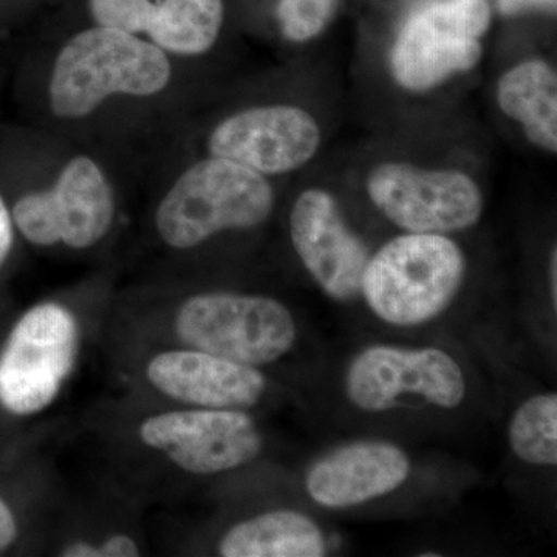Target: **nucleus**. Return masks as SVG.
I'll use <instances>...</instances> for the list:
<instances>
[{
	"label": "nucleus",
	"mask_w": 557,
	"mask_h": 557,
	"mask_svg": "<svg viewBox=\"0 0 557 557\" xmlns=\"http://www.w3.org/2000/svg\"><path fill=\"white\" fill-rule=\"evenodd\" d=\"M467 270L463 249L445 234L406 233L370 256L361 296L380 321L420 327L449 309Z\"/></svg>",
	"instance_id": "nucleus-1"
},
{
	"label": "nucleus",
	"mask_w": 557,
	"mask_h": 557,
	"mask_svg": "<svg viewBox=\"0 0 557 557\" xmlns=\"http://www.w3.org/2000/svg\"><path fill=\"white\" fill-rule=\"evenodd\" d=\"M170 79V60L156 44L112 28H90L70 39L58 54L50 106L60 119H83L112 95L150 97Z\"/></svg>",
	"instance_id": "nucleus-2"
},
{
	"label": "nucleus",
	"mask_w": 557,
	"mask_h": 557,
	"mask_svg": "<svg viewBox=\"0 0 557 557\" xmlns=\"http://www.w3.org/2000/svg\"><path fill=\"white\" fill-rule=\"evenodd\" d=\"M273 207L274 193L265 175L209 157L180 175L160 203L156 225L164 244L189 249L223 231L262 225Z\"/></svg>",
	"instance_id": "nucleus-3"
},
{
	"label": "nucleus",
	"mask_w": 557,
	"mask_h": 557,
	"mask_svg": "<svg viewBox=\"0 0 557 557\" xmlns=\"http://www.w3.org/2000/svg\"><path fill=\"white\" fill-rule=\"evenodd\" d=\"M180 338L196 350L239 364H271L295 347L292 311L267 296L203 293L183 304L175 321Z\"/></svg>",
	"instance_id": "nucleus-4"
},
{
	"label": "nucleus",
	"mask_w": 557,
	"mask_h": 557,
	"mask_svg": "<svg viewBox=\"0 0 557 557\" xmlns=\"http://www.w3.org/2000/svg\"><path fill=\"white\" fill-rule=\"evenodd\" d=\"M344 387L348 401L368 413L403 408L409 399L453 410L468 394L463 369L448 351L388 344L359 351L348 364Z\"/></svg>",
	"instance_id": "nucleus-5"
},
{
	"label": "nucleus",
	"mask_w": 557,
	"mask_h": 557,
	"mask_svg": "<svg viewBox=\"0 0 557 557\" xmlns=\"http://www.w3.org/2000/svg\"><path fill=\"white\" fill-rule=\"evenodd\" d=\"M487 0H443L410 14L391 50L399 86L426 91L482 60L480 38L490 28Z\"/></svg>",
	"instance_id": "nucleus-6"
},
{
	"label": "nucleus",
	"mask_w": 557,
	"mask_h": 557,
	"mask_svg": "<svg viewBox=\"0 0 557 557\" xmlns=\"http://www.w3.org/2000/svg\"><path fill=\"white\" fill-rule=\"evenodd\" d=\"M78 354V325L58 304H42L22 317L0 355V403L16 416H32L53 403Z\"/></svg>",
	"instance_id": "nucleus-7"
},
{
	"label": "nucleus",
	"mask_w": 557,
	"mask_h": 557,
	"mask_svg": "<svg viewBox=\"0 0 557 557\" xmlns=\"http://www.w3.org/2000/svg\"><path fill=\"white\" fill-rule=\"evenodd\" d=\"M372 203L406 233H458L478 225L483 194L457 170H424L401 161L373 168L368 178Z\"/></svg>",
	"instance_id": "nucleus-8"
},
{
	"label": "nucleus",
	"mask_w": 557,
	"mask_h": 557,
	"mask_svg": "<svg viewBox=\"0 0 557 557\" xmlns=\"http://www.w3.org/2000/svg\"><path fill=\"white\" fill-rule=\"evenodd\" d=\"M115 214L112 188L100 166L87 157L65 164L53 188L28 194L14 207V222L25 239L40 247L62 242L83 249L108 234Z\"/></svg>",
	"instance_id": "nucleus-9"
},
{
	"label": "nucleus",
	"mask_w": 557,
	"mask_h": 557,
	"mask_svg": "<svg viewBox=\"0 0 557 557\" xmlns=\"http://www.w3.org/2000/svg\"><path fill=\"white\" fill-rule=\"evenodd\" d=\"M143 442L183 471L219 474L244 467L262 453L263 438L248 413L236 409H193L160 413L139 426Z\"/></svg>",
	"instance_id": "nucleus-10"
},
{
	"label": "nucleus",
	"mask_w": 557,
	"mask_h": 557,
	"mask_svg": "<svg viewBox=\"0 0 557 557\" xmlns=\"http://www.w3.org/2000/svg\"><path fill=\"white\" fill-rule=\"evenodd\" d=\"M289 236L300 262L330 299L351 302L361 296L369 249L347 225L332 194L304 190L289 212Z\"/></svg>",
	"instance_id": "nucleus-11"
},
{
	"label": "nucleus",
	"mask_w": 557,
	"mask_h": 557,
	"mask_svg": "<svg viewBox=\"0 0 557 557\" xmlns=\"http://www.w3.org/2000/svg\"><path fill=\"white\" fill-rule=\"evenodd\" d=\"M321 145L318 121L295 106H262L236 113L209 137L211 157L236 161L262 175L299 170Z\"/></svg>",
	"instance_id": "nucleus-12"
},
{
	"label": "nucleus",
	"mask_w": 557,
	"mask_h": 557,
	"mask_svg": "<svg viewBox=\"0 0 557 557\" xmlns=\"http://www.w3.org/2000/svg\"><path fill=\"white\" fill-rule=\"evenodd\" d=\"M410 468L408 454L395 443L357 440L319 457L307 472L306 490L322 508L359 507L398 490Z\"/></svg>",
	"instance_id": "nucleus-13"
},
{
	"label": "nucleus",
	"mask_w": 557,
	"mask_h": 557,
	"mask_svg": "<svg viewBox=\"0 0 557 557\" xmlns=\"http://www.w3.org/2000/svg\"><path fill=\"white\" fill-rule=\"evenodd\" d=\"M148 379L168 397L203 409L252 408L267 391L258 369L201 350L160 354L149 362Z\"/></svg>",
	"instance_id": "nucleus-14"
},
{
	"label": "nucleus",
	"mask_w": 557,
	"mask_h": 557,
	"mask_svg": "<svg viewBox=\"0 0 557 557\" xmlns=\"http://www.w3.org/2000/svg\"><path fill=\"white\" fill-rule=\"evenodd\" d=\"M223 557H322L327 539L313 519L293 509H277L231 528L219 545Z\"/></svg>",
	"instance_id": "nucleus-15"
},
{
	"label": "nucleus",
	"mask_w": 557,
	"mask_h": 557,
	"mask_svg": "<svg viewBox=\"0 0 557 557\" xmlns=\"http://www.w3.org/2000/svg\"><path fill=\"white\" fill-rule=\"evenodd\" d=\"M498 108L522 124L527 138L537 148L557 150V76L547 61L520 62L497 84Z\"/></svg>",
	"instance_id": "nucleus-16"
},
{
	"label": "nucleus",
	"mask_w": 557,
	"mask_h": 557,
	"mask_svg": "<svg viewBox=\"0 0 557 557\" xmlns=\"http://www.w3.org/2000/svg\"><path fill=\"white\" fill-rule=\"evenodd\" d=\"M222 24V0H160L146 33L161 50L194 57L214 46Z\"/></svg>",
	"instance_id": "nucleus-17"
},
{
	"label": "nucleus",
	"mask_w": 557,
	"mask_h": 557,
	"mask_svg": "<svg viewBox=\"0 0 557 557\" xmlns=\"http://www.w3.org/2000/svg\"><path fill=\"white\" fill-rule=\"evenodd\" d=\"M508 443L520 461L534 467L557 463V395H533L512 413Z\"/></svg>",
	"instance_id": "nucleus-18"
},
{
	"label": "nucleus",
	"mask_w": 557,
	"mask_h": 557,
	"mask_svg": "<svg viewBox=\"0 0 557 557\" xmlns=\"http://www.w3.org/2000/svg\"><path fill=\"white\" fill-rule=\"evenodd\" d=\"M338 0H281L277 17L285 38L304 42L327 27Z\"/></svg>",
	"instance_id": "nucleus-19"
},
{
	"label": "nucleus",
	"mask_w": 557,
	"mask_h": 557,
	"mask_svg": "<svg viewBox=\"0 0 557 557\" xmlns=\"http://www.w3.org/2000/svg\"><path fill=\"white\" fill-rule=\"evenodd\" d=\"M153 0H90V10L100 27L129 35L148 30Z\"/></svg>",
	"instance_id": "nucleus-20"
},
{
	"label": "nucleus",
	"mask_w": 557,
	"mask_h": 557,
	"mask_svg": "<svg viewBox=\"0 0 557 557\" xmlns=\"http://www.w3.org/2000/svg\"><path fill=\"white\" fill-rule=\"evenodd\" d=\"M101 557H135L139 555L137 544L127 536L108 539L100 547Z\"/></svg>",
	"instance_id": "nucleus-21"
},
{
	"label": "nucleus",
	"mask_w": 557,
	"mask_h": 557,
	"mask_svg": "<svg viewBox=\"0 0 557 557\" xmlns=\"http://www.w3.org/2000/svg\"><path fill=\"white\" fill-rule=\"evenodd\" d=\"M497 5L504 14H518L530 9L555 10L556 0H497Z\"/></svg>",
	"instance_id": "nucleus-22"
},
{
	"label": "nucleus",
	"mask_w": 557,
	"mask_h": 557,
	"mask_svg": "<svg viewBox=\"0 0 557 557\" xmlns=\"http://www.w3.org/2000/svg\"><path fill=\"white\" fill-rule=\"evenodd\" d=\"M16 520L11 515L10 508L5 502L0 500V549L10 547L11 542L16 539Z\"/></svg>",
	"instance_id": "nucleus-23"
},
{
	"label": "nucleus",
	"mask_w": 557,
	"mask_h": 557,
	"mask_svg": "<svg viewBox=\"0 0 557 557\" xmlns=\"http://www.w3.org/2000/svg\"><path fill=\"white\" fill-rule=\"evenodd\" d=\"M11 244H13V226H11L9 209L0 199V265L9 256Z\"/></svg>",
	"instance_id": "nucleus-24"
},
{
	"label": "nucleus",
	"mask_w": 557,
	"mask_h": 557,
	"mask_svg": "<svg viewBox=\"0 0 557 557\" xmlns=\"http://www.w3.org/2000/svg\"><path fill=\"white\" fill-rule=\"evenodd\" d=\"M61 556L65 557H101L100 547L87 544V542H75L62 549Z\"/></svg>",
	"instance_id": "nucleus-25"
},
{
	"label": "nucleus",
	"mask_w": 557,
	"mask_h": 557,
	"mask_svg": "<svg viewBox=\"0 0 557 557\" xmlns=\"http://www.w3.org/2000/svg\"><path fill=\"white\" fill-rule=\"evenodd\" d=\"M548 288L549 300L553 304V310H557V251L553 248L552 256H549L548 263Z\"/></svg>",
	"instance_id": "nucleus-26"
}]
</instances>
